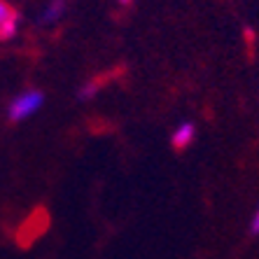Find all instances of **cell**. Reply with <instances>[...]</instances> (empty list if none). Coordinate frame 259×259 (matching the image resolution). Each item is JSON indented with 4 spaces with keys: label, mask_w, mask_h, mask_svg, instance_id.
<instances>
[{
    "label": "cell",
    "mask_w": 259,
    "mask_h": 259,
    "mask_svg": "<svg viewBox=\"0 0 259 259\" xmlns=\"http://www.w3.org/2000/svg\"><path fill=\"white\" fill-rule=\"evenodd\" d=\"M105 79L108 77H96V79H89V82H84V84L79 87V101H89V98H94L101 91V87L105 84Z\"/></svg>",
    "instance_id": "6"
},
{
    "label": "cell",
    "mask_w": 259,
    "mask_h": 259,
    "mask_svg": "<svg viewBox=\"0 0 259 259\" xmlns=\"http://www.w3.org/2000/svg\"><path fill=\"white\" fill-rule=\"evenodd\" d=\"M19 30V14L7 0H0V40H12Z\"/></svg>",
    "instance_id": "3"
},
{
    "label": "cell",
    "mask_w": 259,
    "mask_h": 259,
    "mask_svg": "<svg viewBox=\"0 0 259 259\" xmlns=\"http://www.w3.org/2000/svg\"><path fill=\"white\" fill-rule=\"evenodd\" d=\"M250 234L252 236L259 234V208H257V212H254V217H252V224H250Z\"/></svg>",
    "instance_id": "7"
},
{
    "label": "cell",
    "mask_w": 259,
    "mask_h": 259,
    "mask_svg": "<svg viewBox=\"0 0 259 259\" xmlns=\"http://www.w3.org/2000/svg\"><path fill=\"white\" fill-rule=\"evenodd\" d=\"M194 136H196V126H194L192 121H185V124H180V126L173 131V136H170V145H173L175 150H187L189 145L194 143Z\"/></svg>",
    "instance_id": "4"
},
{
    "label": "cell",
    "mask_w": 259,
    "mask_h": 259,
    "mask_svg": "<svg viewBox=\"0 0 259 259\" xmlns=\"http://www.w3.org/2000/svg\"><path fill=\"white\" fill-rule=\"evenodd\" d=\"M63 14H66V3L63 0H49L47 5L42 7V12H40V24L54 26L63 19Z\"/></svg>",
    "instance_id": "5"
},
{
    "label": "cell",
    "mask_w": 259,
    "mask_h": 259,
    "mask_svg": "<svg viewBox=\"0 0 259 259\" xmlns=\"http://www.w3.org/2000/svg\"><path fill=\"white\" fill-rule=\"evenodd\" d=\"M119 3H121V5H128V3H131V0H119Z\"/></svg>",
    "instance_id": "8"
},
{
    "label": "cell",
    "mask_w": 259,
    "mask_h": 259,
    "mask_svg": "<svg viewBox=\"0 0 259 259\" xmlns=\"http://www.w3.org/2000/svg\"><path fill=\"white\" fill-rule=\"evenodd\" d=\"M49 224H52L49 210L45 208V205H35V208L30 210V215L26 217L21 224H19V229H17V245L21 247V250H28V247L37 241V238H42V236L47 234Z\"/></svg>",
    "instance_id": "1"
},
{
    "label": "cell",
    "mask_w": 259,
    "mask_h": 259,
    "mask_svg": "<svg viewBox=\"0 0 259 259\" xmlns=\"http://www.w3.org/2000/svg\"><path fill=\"white\" fill-rule=\"evenodd\" d=\"M45 103V94L42 91H24V94H19L17 98H12V103H10V108H7V115H10V119L12 121H21L26 119V117L35 115L37 110L42 108Z\"/></svg>",
    "instance_id": "2"
}]
</instances>
